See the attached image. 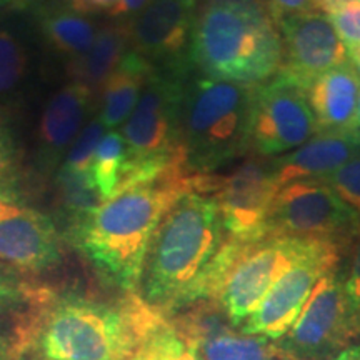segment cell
<instances>
[{
    "label": "cell",
    "instance_id": "6da1fadb",
    "mask_svg": "<svg viewBox=\"0 0 360 360\" xmlns=\"http://www.w3.org/2000/svg\"><path fill=\"white\" fill-rule=\"evenodd\" d=\"M199 175H170L127 187L70 225V242L101 276L137 294L157 225L180 195L197 191Z\"/></svg>",
    "mask_w": 360,
    "mask_h": 360
},
{
    "label": "cell",
    "instance_id": "7a4b0ae2",
    "mask_svg": "<svg viewBox=\"0 0 360 360\" xmlns=\"http://www.w3.org/2000/svg\"><path fill=\"white\" fill-rule=\"evenodd\" d=\"M225 238L212 193L180 195L152 236L137 295L159 314L199 304L202 282Z\"/></svg>",
    "mask_w": 360,
    "mask_h": 360
},
{
    "label": "cell",
    "instance_id": "3957f363",
    "mask_svg": "<svg viewBox=\"0 0 360 360\" xmlns=\"http://www.w3.org/2000/svg\"><path fill=\"white\" fill-rule=\"evenodd\" d=\"M262 0H210L195 15L191 57L205 77L257 87L278 74L283 42Z\"/></svg>",
    "mask_w": 360,
    "mask_h": 360
},
{
    "label": "cell",
    "instance_id": "277c9868",
    "mask_svg": "<svg viewBox=\"0 0 360 360\" xmlns=\"http://www.w3.org/2000/svg\"><path fill=\"white\" fill-rule=\"evenodd\" d=\"M157 315L137 294L119 307L64 297L44 314L39 352L47 360H130Z\"/></svg>",
    "mask_w": 360,
    "mask_h": 360
},
{
    "label": "cell",
    "instance_id": "5b68a950",
    "mask_svg": "<svg viewBox=\"0 0 360 360\" xmlns=\"http://www.w3.org/2000/svg\"><path fill=\"white\" fill-rule=\"evenodd\" d=\"M184 94L186 84L177 69L160 72L155 67L122 125L125 164L117 193L137 184L191 174L180 132Z\"/></svg>",
    "mask_w": 360,
    "mask_h": 360
},
{
    "label": "cell",
    "instance_id": "8992f818",
    "mask_svg": "<svg viewBox=\"0 0 360 360\" xmlns=\"http://www.w3.org/2000/svg\"><path fill=\"white\" fill-rule=\"evenodd\" d=\"M254 87L210 77L186 85L182 146L192 175L210 174L250 148Z\"/></svg>",
    "mask_w": 360,
    "mask_h": 360
},
{
    "label": "cell",
    "instance_id": "52a82bcc",
    "mask_svg": "<svg viewBox=\"0 0 360 360\" xmlns=\"http://www.w3.org/2000/svg\"><path fill=\"white\" fill-rule=\"evenodd\" d=\"M359 229V220L323 179L295 180L282 186L269 215V237L305 238L342 245Z\"/></svg>",
    "mask_w": 360,
    "mask_h": 360
},
{
    "label": "cell",
    "instance_id": "ba28073f",
    "mask_svg": "<svg viewBox=\"0 0 360 360\" xmlns=\"http://www.w3.org/2000/svg\"><path fill=\"white\" fill-rule=\"evenodd\" d=\"M317 240L267 237L247 244L225 276L215 305L238 328L259 307L278 277Z\"/></svg>",
    "mask_w": 360,
    "mask_h": 360
},
{
    "label": "cell",
    "instance_id": "9c48e42d",
    "mask_svg": "<svg viewBox=\"0 0 360 360\" xmlns=\"http://www.w3.org/2000/svg\"><path fill=\"white\" fill-rule=\"evenodd\" d=\"M317 134L305 89L277 74L254 87L250 147L262 157L289 154Z\"/></svg>",
    "mask_w": 360,
    "mask_h": 360
},
{
    "label": "cell",
    "instance_id": "30bf717a",
    "mask_svg": "<svg viewBox=\"0 0 360 360\" xmlns=\"http://www.w3.org/2000/svg\"><path fill=\"white\" fill-rule=\"evenodd\" d=\"M340 245L317 240L270 287L259 307L237 330L278 340L289 332L305 302L327 272L337 269Z\"/></svg>",
    "mask_w": 360,
    "mask_h": 360
},
{
    "label": "cell",
    "instance_id": "8fae6325",
    "mask_svg": "<svg viewBox=\"0 0 360 360\" xmlns=\"http://www.w3.org/2000/svg\"><path fill=\"white\" fill-rule=\"evenodd\" d=\"M357 334L339 270L327 272L317 282L294 326L281 342L278 352L290 360H310L345 349Z\"/></svg>",
    "mask_w": 360,
    "mask_h": 360
},
{
    "label": "cell",
    "instance_id": "7c38bea8",
    "mask_svg": "<svg viewBox=\"0 0 360 360\" xmlns=\"http://www.w3.org/2000/svg\"><path fill=\"white\" fill-rule=\"evenodd\" d=\"M60 260L62 240L52 220L15 188L0 184V264L22 274H42Z\"/></svg>",
    "mask_w": 360,
    "mask_h": 360
},
{
    "label": "cell",
    "instance_id": "4fadbf2b",
    "mask_svg": "<svg viewBox=\"0 0 360 360\" xmlns=\"http://www.w3.org/2000/svg\"><path fill=\"white\" fill-rule=\"evenodd\" d=\"M278 191L272 162L262 159L245 160L233 172L217 177L212 195L227 236L247 244L267 238L270 209Z\"/></svg>",
    "mask_w": 360,
    "mask_h": 360
},
{
    "label": "cell",
    "instance_id": "5bb4252c",
    "mask_svg": "<svg viewBox=\"0 0 360 360\" xmlns=\"http://www.w3.org/2000/svg\"><path fill=\"white\" fill-rule=\"evenodd\" d=\"M283 42L278 74L307 90L315 79L349 62V52L323 12L281 15L276 19Z\"/></svg>",
    "mask_w": 360,
    "mask_h": 360
},
{
    "label": "cell",
    "instance_id": "9a60e30c",
    "mask_svg": "<svg viewBox=\"0 0 360 360\" xmlns=\"http://www.w3.org/2000/svg\"><path fill=\"white\" fill-rule=\"evenodd\" d=\"M193 22L195 0H150L127 24L130 49L152 65L177 69L191 47Z\"/></svg>",
    "mask_w": 360,
    "mask_h": 360
},
{
    "label": "cell",
    "instance_id": "2e32d148",
    "mask_svg": "<svg viewBox=\"0 0 360 360\" xmlns=\"http://www.w3.org/2000/svg\"><path fill=\"white\" fill-rule=\"evenodd\" d=\"M94 92L70 82L53 94L39 122V155L45 167H56L84 129Z\"/></svg>",
    "mask_w": 360,
    "mask_h": 360
},
{
    "label": "cell",
    "instance_id": "e0dca14e",
    "mask_svg": "<svg viewBox=\"0 0 360 360\" xmlns=\"http://www.w3.org/2000/svg\"><path fill=\"white\" fill-rule=\"evenodd\" d=\"M360 134L330 132L315 134L304 146L272 162L278 186L305 179H326L345 162L359 155Z\"/></svg>",
    "mask_w": 360,
    "mask_h": 360
},
{
    "label": "cell",
    "instance_id": "ac0fdd59",
    "mask_svg": "<svg viewBox=\"0 0 360 360\" xmlns=\"http://www.w3.org/2000/svg\"><path fill=\"white\" fill-rule=\"evenodd\" d=\"M305 92L317 124V134L354 132L360 98V77L352 62L349 60L322 74Z\"/></svg>",
    "mask_w": 360,
    "mask_h": 360
},
{
    "label": "cell",
    "instance_id": "d6986e66",
    "mask_svg": "<svg viewBox=\"0 0 360 360\" xmlns=\"http://www.w3.org/2000/svg\"><path fill=\"white\" fill-rule=\"evenodd\" d=\"M155 67L147 62L141 53L129 49L102 85L101 120L105 129H117L127 122L148 77Z\"/></svg>",
    "mask_w": 360,
    "mask_h": 360
},
{
    "label": "cell",
    "instance_id": "ffe728a7",
    "mask_svg": "<svg viewBox=\"0 0 360 360\" xmlns=\"http://www.w3.org/2000/svg\"><path fill=\"white\" fill-rule=\"evenodd\" d=\"M195 332H188L199 344L205 360H278V349L272 340L247 335L236 327L224 326L214 315H202Z\"/></svg>",
    "mask_w": 360,
    "mask_h": 360
},
{
    "label": "cell",
    "instance_id": "44dd1931",
    "mask_svg": "<svg viewBox=\"0 0 360 360\" xmlns=\"http://www.w3.org/2000/svg\"><path fill=\"white\" fill-rule=\"evenodd\" d=\"M129 47L127 24L107 25L97 30L89 51L70 62L72 82L82 84L96 92L117 69Z\"/></svg>",
    "mask_w": 360,
    "mask_h": 360
},
{
    "label": "cell",
    "instance_id": "7402d4cb",
    "mask_svg": "<svg viewBox=\"0 0 360 360\" xmlns=\"http://www.w3.org/2000/svg\"><path fill=\"white\" fill-rule=\"evenodd\" d=\"M40 30L53 51L70 57V60L87 52L97 35L96 25L72 8L45 12L40 19Z\"/></svg>",
    "mask_w": 360,
    "mask_h": 360
},
{
    "label": "cell",
    "instance_id": "603a6c76",
    "mask_svg": "<svg viewBox=\"0 0 360 360\" xmlns=\"http://www.w3.org/2000/svg\"><path fill=\"white\" fill-rule=\"evenodd\" d=\"M57 193L62 207L70 217V225L97 209L102 202L92 170L62 167L57 172Z\"/></svg>",
    "mask_w": 360,
    "mask_h": 360
},
{
    "label": "cell",
    "instance_id": "cb8c5ba5",
    "mask_svg": "<svg viewBox=\"0 0 360 360\" xmlns=\"http://www.w3.org/2000/svg\"><path fill=\"white\" fill-rule=\"evenodd\" d=\"M125 164V142L122 134L110 130L103 134L92 160V177L103 200H109L119 191Z\"/></svg>",
    "mask_w": 360,
    "mask_h": 360
},
{
    "label": "cell",
    "instance_id": "d4e9b609",
    "mask_svg": "<svg viewBox=\"0 0 360 360\" xmlns=\"http://www.w3.org/2000/svg\"><path fill=\"white\" fill-rule=\"evenodd\" d=\"M182 342L184 334L162 321L159 314L148 326L130 360H177Z\"/></svg>",
    "mask_w": 360,
    "mask_h": 360
},
{
    "label": "cell",
    "instance_id": "484cf974",
    "mask_svg": "<svg viewBox=\"0 0 360 360\" xmlns=\"http://www.w3.org/2000/svg\"><path fill=\"white\" fill-rule=\"evenodd\" d=\"M27 52L8 30H0V96L12 94L25 77Z\"/></svg>",
    "mask_w": 360,
    "mask_h": 360
},
{
    "label": "cell",
    "instance_id": "4316f807",
    "mask_svg": "<svg viewBox=\"0 0 360 360\" xmlns=\"http://www.w3.org/2000/svg\"><path fill=\"white\" fill-rule=\"evenodd\" d=\"M347 52L360 51V0H340L323 8Z\"/></svg>",
    "mask_w": 360,
    "mask_h": 360
},
{
    "label": "cell",
    "instance_id": "83f0119b",
    "mask_svg": "<svg viewBox=\"0 0 360 360\" xmlns=\"http://www.w3.org/2000/svg\"><path fill=\"white\" fill-rule=\"evenodd\" d=\"M323 180L360 222V154Z\"/></svg>",
    "mask_w": 360,
    "mask_h": 360
},
{
    "label": "cell",
    "instance_id": "f1b7e54d",
    "mask_svg": "<svg viewBox=\"0 0 360 360\" xmlns=\"http://www.w3.org/2000/svg\"><path fill=\"white\" fill-rule=\"evenodd\" d=\"M103 127L98 119L89 120L80 130L72 147L67 152L62 167L74 169V170H92V160L96 155V150L103 137Z\"/></svg>",
    "mask_w": 360,
    "mask_h": 360
},
{
    "label": "cell",
    "instance_id": "f546056e",
    "mask_svg": "<svg viewBox=\"0 0 360 360\" xmlns=\"http://www.w3.org/2000/svg\"><path fill=\"white\" fill-rule=\"evenodd\" d=\"M342 281H344V290L354 326L357 328V334H360V229L350 238L349 264Z\"/></svg>",
    "mask_w": 360,
    "mask_h": 360
},
{
    "label": "cell",
    "instance_id": "4dcf8cb0",
    "mask_svg": "<svg viewBox=\"0 0 360 360\" xmlns=\"http://www.w3.org/2000/svg\"><path fill=\"white\" fill-rule=\"evenodd\" d=\"M29 297V290L12 276L11 270H7L4 265H0V315L11 312L25 302Z\"/></svg>",
    "mask_w": 360,
    "mask_h": 360
},
{
    "label": "cell",
    "instance_id": "1f68e13d",
    "mask_svg": "<svg viewBox=\"0 0 360 360\" xmlns=\"http://www.w3.org/2000/svg\"><path fill=\"white\" fill-rule=\"evenodd\" d=\"M13 160H15V147H13L11 129L6 117L0 114V184H7L6 180L12 172Z\"/></svg>",
    "mask_w": 360,
    "mask_h": 360
},
{
    "label": "cell",
    "instance_id": "d6a6232c",
    "mask_svg": "<svg viewBox=\"0 0 360 360\" xmlns=\"http://www.w3.org/2000/svg\"><path fill=\"white\" fill-rule=\"evenodd\" d=\"M267 4L274 19H277L281 15H290V13H305L317 11V6H315L314 0H267Z\"/></svg>",
    "mask_w": 360,
    "mask_h": 360
},
{
    "label": "cell",
    "instance_id": "836d02e7",
    "mask_svg": "<svg viewBox=\"0 0 360 360\" xmlns=\"http://www.w3.org/2000/svg\"><path fill=\"white\" fill-rule=\"evenodd\" d=\"M119 0H70V8L77 13H97L107 12L110 13L112 8Z\"/></svg>",
    "mask_w": 360,
    "mask_h": 360
},
{
    "label": "cell",
    "instance_id": "e575fe53",
    "mask_svg": "<svg viewBox=\"0 0 360 360\" xmlns=\"http://www.w3.org/2000/svg\"><path fill=\"white\" fill-rule=\"evenodd\" d=\"M150 0H119L109 13L110 17H129L142 11Z\"/></svg>",
    "mask_w": 360,
    "mask_h": 360
},
{
    "label": "cell",
    "instance_id": "d590c367",
    "mask_svg": "<svg viewBox=\"0 0 360 360\" xmlns=\"http://www.w3.org/2000/svg\"><path fill=\"white\" fill-rule=\"evenodd\" d=\"M177 360H205L204 355L200 352L199 344L193 337L188 334H184V342H182V349L179 352V359Z\"/></svg>",
    "mask_w": 360,
    "mask_h": 360
},
{
    "label": "cell",
    "instance_id": "8d00e7d4",
    "mask_svg": "<svg viewBox=\"0 0 360 360\" xmlns=\"http://www.w3.org/2000/svg\"><path fill=\"white\" fill-rule=\"evenodd\" d=\"M330 360H360V344L342 349L340 352L332 355Z\"/></svg>",
    "mask_w": 360,
    "mask_h": 360
},
{
    "label": "cell",
    "instance_id": "74e56055",
    "mask_svg": "<svg viewBox=\"0 0 360 360\" xmlns=\"http://www.w3.org/2000/svg\"><path fill=\"white\" fill-rule=\"evenodd\" d=\"M8 342L4 335H0V360H8Z\"/></svg>",
    "mask_w": 360,
    "mask_h": 360
},
{
    "label": "cell",
    "instance_id": "f35d334b",
    "mask_svg": "<svg viewBox=\"0 0 360 360\" xmlns=\"http://www.w3.org/2000/svg\"><path fill=\"white\" fill-rule=\"evenodd\" d=\"M349 58H350V62H352V65L355 67V70H357V74H359V77H360V51L350 52L349 53Z\"/></svg>",
    "mask_w": 360,
    "mask_h": 360
},
{
    "label": "cell",
    "instance_id": "ab89813d",
    "mask_svg": "<svg viewBox=\"0 0 360 360\" xmlns=\"http://www.w3.org/2000/svg\"><path fill=\"white\" fill-rule=\"evenodd\" d=\"M315 2V6H317V8H327L328 6H332V4H335V2H340V0H314Z\"/></svg>",
    "mask_w": 360,
    "mask_h": 360
},
{
    "label": "cell",
    "instance_id": "60d3db41",
    "mask_svg": "<svg viewBox=\"0 0 360 360\" xmlns=\"http://www.w3.org/2000/svg\"><path fill=\"white\" fill-rule=\"evenodd\" d=\"M355 132L360 134V98H359V107H357V119H355Z\"/></svg>",
    "mask_w": 360,
    "mask_h": 360
},
{
    "label": "cell",
    "instance_id": "b9f144b4",
    "mask_svg": "<svg viewBox=\"0 0 360 360\" xmlns=\"http://www.w3.org/2000/svg\"><path fill=\"white\" fill-rule=\"evenodd\" d=\"M13 2H15V0H0V8H4V7H8V6H12Z\"/></svg>",
    "mask_w": 360,
    "mask_h": 360
},
{
    "label": "cell",
    "instance_id": "7bdbcfd3",
    "mask_svg": "<svg viewBox=\"0 0 360 360\" xmlns=\"http://www.w3.org/2000/svg\"><path fill=\"white\" fill-rule=\"evenodd\" d=\"M39 360H47V359H39Z\"/></svg>",
    "mask_w": 360,
    "mask_h": 360
}]
</instances>
